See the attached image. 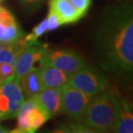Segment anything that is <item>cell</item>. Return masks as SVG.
Instances as JSON below:
<instances>
[{
    "mask_svg": "<svg viewBox=\"0 0 133 133\" xmlns=\"http://www.w3.org/2000/svg\"><path fill=\"white\" fill-rule=\"evenodd\" d=\"M96 59L110 74H128L133 68V16L130 5L107 10L95 36Z\"/></svg>",
    "mask_w": 133,
    "mask_h": 133,
    "instance_id": "cell-1",
    "label": "cell"
},
{
    "mask_svg": "<svg viewBox=\"0 0 133 133\" xmlns=\"http://www.w3.org/2000/svg\"><path fill=\"white\" fill-rule=\"evenodd\" d=\"M118 118V102L114 90L101 92L91 98L78 121L93 132H114Z\"/></svg>",
    "mask_w": 133,
    "mask_h": 133,
    "instance_id": "cell-2",
    "label": "cell"
},
{
    "mask_svg": "<svg viewBox=\"0 0 133 133\" xmlns=\"http://www.w3.org/2000/svg\"><path fill=\"white\" fill-rule=\"evenodd\" d=\"M67 84L92 97L109 88L108 78L97 68L89 65L71 74Z\"/></svg>",
    "mask_w": 133,
    "mask_h": 133,
    "instance_id": "cell-3",
    "label": "cell"
},
{
    "mask_svg": "<svg viewBox=\"0 0 133 133\" xmlns=\"http://www.w3.org/2000/svg\"><path fill=\"white\" fill-rule=\"evenodd\" d=\"M92 96L72 88L68 84L61 86L60 114H66L73 120H78L84 114Z\"/></svg>",
    "mask_w": 133,
    "mask_h": 133,
    "instance_id": "cell-4",
    "label": "cell"
},
{
    "mask_svg": "<svg viewBox=\"0 0 133 133\" xmlns=\"http://www.w3.org/2000/svg\"><path fill=\"white\" fill-rule=\"evenodd\" d=\"M43 59L51 66L61 70L68 75H71L87 65V60L84 56L71 49L50 50L48 48Z\"/></svg>",
    "mask_w": 133,
    "mask_h": 133,
    "instance_id": "cell-5",
    "label": "cell"
},
{
    "mask_svg": "<svg viewBox=\"0 0 133 133\" xmlns=\"http://www.w3.org/2000/svg\"><path fill=\"white\" fill-rule=\"evenodd\" d=\"M48 50L45 44L35 42L30 43L20 52L14 64V74L16 80L33 69H38L41 66L44 54Z\"/></svg>",
    "mask_w": 133,
    "mask_h": 133,
    "instance_id": "cell-6",
    "label": "cell"
},
{
    "mask_svg": "<svg viewBox=\"0 0 133 133\" xmlns=\"http://www.w3.org/2000/svg\"><path fill=\"white\" fill-rule=\"evenodd\" d=\"M33 99L38 105L48 114V118L60 114L61 109V87L60 88H43Z\"/></svg>",
    "mask_w": 133,
    "mask_h": 133,
    "instance_id": "cell-7",
    "label": "cell"
},
{
    "mask_svg": "<svg viewBox=\"0 0 133 133\" xmlns=\"http://www.w3.org/2000/svg\"><path fill=\"white\" fill-rule=\"evenodd\" d=\"M24 35L14 15L0 6V42L5 44L15 43Z\"/></svg>",
    "mask_w": 133,
    "mask_h": 133,
    "instance_id": "cell-8",
    "label": "cell"
},
{
    "mask_svg": "<svg viewBox=\"0 0 133 133\" xmlns=\"http://www.w3.org/2000/svg\"><path fill=\"white\" fill-rule=\"evenodd\" d=\"M0 94L5 96L10 104V116L14 118L17 116L21 105L25 101L23 91L16 78L10 79L4 83L0 84Z\"/></svg>",
    "mask_w": 133,
    "mask_h": 133,
    "instance_id": "cell-9",
    "label": "cell"
},
{
    "mask_svg": "<svg viewBox=\"0 0 133 133\" xmlns=\"http://www.w3.org/2000/svg\"><path fill=\"white\" fill-rule=\"evenodd\" d=\"M38 74L43 88H60L68 82L70 76L61 70L51 66L43 58L41 66L38 67Z\"/></svg>",
    "mask_w": 133,
    "mask_h": 133,
    "instance_id": "cell-10",
    "label": "cell"
},
{
    "mask_svg": "<svg viewBox=\"0 0 133 133\" xmlns=\"http://www.w3.org/2000/svg\"><path fill=\"white\" fill-rule=\"evenodd\" d=\"M115 92V96L118 102V118L114 132L132 133L133 132V112L132 107L129 101L121 94Z\"/></svg>",
    "mask_w": 133,
    "mask_h": 133,
    "instance_id": "cell-11",
    "label": "cell"
},
{
    "mask_svg": "<svg viewBox=\"0 0 133 133\" xmlns=\"http://www.w3.org/2000/svg\"><path fill=\"white\" fill-rule=\"evenodd\" d=\"M49 9L54 12L60 24H72L82 18L69 0H49Z\"/></svg>",
    "mask_w": 133,
    "mask_h": 133,
    "instance_id": "cell-12",
    "label": "cell"
},
{
    "mask_svg": "<svg viewBox=\"0 0 133 133\" xmlns=\"http://www.w3.org/2000/svg\"><path fill=\"white\" fill-rule=\"evenodd\" d=\"M18 82L23 91L24 97L27 99L33 98L34 96L38 94L43 89V86L38 74V68L33 69L22 77H20Z\"/></svg>",
    "mask_w": 133,
    "mask_h": 133,
    "instance_id": "cell-13",
    "label": "cell"
},
{
    "mask_svg": "<svg viewBox=\"0 0 133 133\" xmlns=\"http://www.w3.org/2000/svg\"><path fill=\"white\" fill-rule=\"evenodd\" d=\"M48 119H49L48 114L37 104L31 109V111L29 114V133L36 132L38 128H41L43 124L45 123V121Z\"/></svg>",
    "mask_w": 133,
    "mask_h": 133,
    "instance_id": "cell-14",
    "label": "cell"
},
{
    "mask_svg": "<svg viewBox=\"0 0 133 133\" xmlns=\"http://www.w3.org/2000/svg\"><path fill=\"white\" fill-rule=\"evenodd\" d=\"M45 32H48L46 19L43 20L39 24L37 25V26L33 29V31L29 34V35L24 36V38L29 43H35V42H38V38H39L41 36H43Z\"/></svg>",
    "mask_w": 133,
    "mask_h": 133,
    "instance_id": "cell-15",
    "label": "cell"
},
{
    "mask_svg": "<svg viewBox=\"0 0 133 133\" xmlns=\"http://www.w3.org/2000/svg\"><path fill=\"white\" fill-rule=\"evenodd\" d=\"M15 78L14 64L0 62V84Z\"/></svg>",
    "mask_w": 133,
    "mask_h": 133,
    "instance_id": "cell-16",
    "label": "cell"
},
{
    "mask_svg": "<svg viewBox=\"0 0 133 133\" xmlns=\"http://www.w3.org/2000/svg\"><path fill=\"white\" fill-rule=\"evenodd\" d=\"M69 1L74 6V8L79 12V14L83 17L88 12L92 0H69Z\"/></svg>",
    "mask_w": 133,
    "mask_h": 133,
    "instance_id": "cell-17",
    "label": "cell"
},
{
    "mask_svg": "<svg viewBox=\"0 0 133 133\" xmlns=\"http://www.w3.org/2000/svg\"><path fill=\"white\" fill-rule=\"evenodd\" d=\"M46 24H48V31H53L61 26L57 16L54 14V12L51 9H49L48 11V17H46Z\"/></svg>",
    "mask_w": 133,
    "mask_h": 133,
    "instance_id": "cell-18",
    "label": "cell"
},
{
    "mask_svg": "<svg viewBox=\"0 0 133 133\" xmlns=\"http://www.w3.org/2000/svg\"><path fill=\"white\" fill-rule=\"evenodd\" d=\"M4 45H5V43H1V42H0V49L3 48Z\"/></svg>",
    "mask_w": 133,
    "mask_h": 133,
    "instance_id": "cell-19",
    "label": "cell"
},
{
    "mask_svg": "<svg viewBox=\"0 0 133 133\" xmlns=\"http://www.w3.org/2000/svg\"><path fill=\"white\" fill-rule=\"evenodd\" d=\"M0 120H2V119H1V114H0Z\"/></svg>",
    "mask_w": 133,
    "mask_h": 133,
    "instance_id": "cell-20",
    "label": "cell"
},
{
    "mask_svg": "<svg viewBox=\"0 0 133 133\" xmlns=\"http://www.w3.org/2000/svg\"><path fill=\"white\" fill-rule=\"evenodd\" d=\"M29 1H32V0H29Z\"/></svg>",
    "mask_w": 133,
    "mask_h": 133,
    "instance_id": "cell-21",
    "label": "cell"
}]
</instances>
